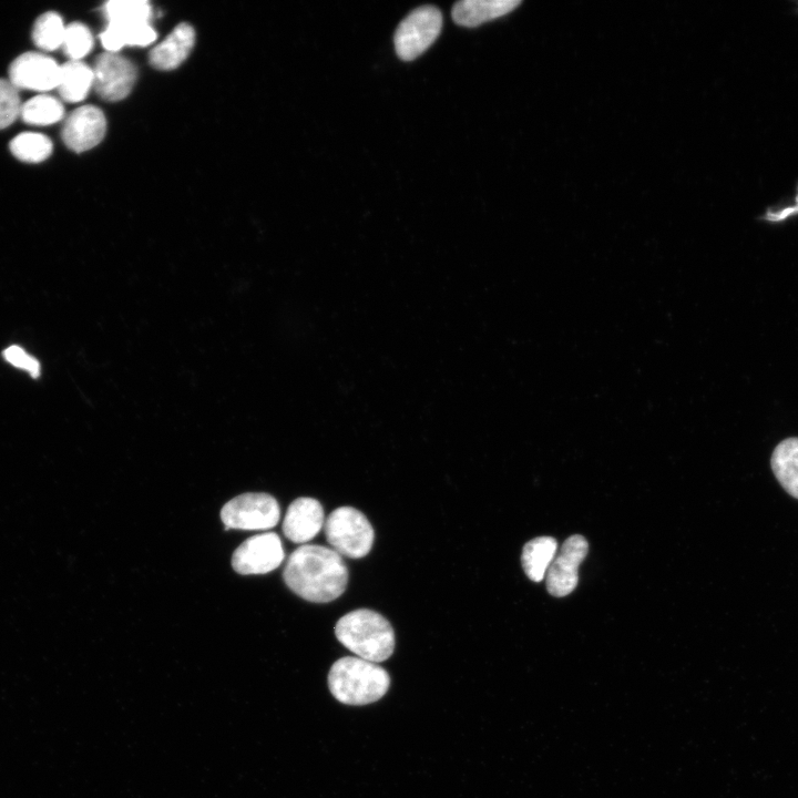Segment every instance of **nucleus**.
I'll return each instance as SVG.
<instances>
[{
    "label": "nucleus",
    "mask_w": 798,
    "mask_h": 798,
    "mask_svg": "<svg viewBox=\"0 0 798 798\" xmlns=\"http://www.w3.org/2000/svg\"><path fill=\"white\" fill-rule=\"evenodd\" d=\"M284 557L279 536L267 532L244 541L233 553L232 566L242 575L265 574L278 567Z\"/></svg>",
    "instance_id": "7"
},
{
    "label": "nucleus",
    "mask_w": 798,
    "mask_h": 798,
    "mask_svg": "<svg viewBox=\"0 0 798 798\" xmlns=\"http://www.w3.org/2000/svg\"><path fill=\"white\" fill-rule=\"evenodd\" d=\"M771 470L787 493L798 499V438L779 442L770 459Z\"/></svg>",
    "instance_id": "16"
},
{
    "label": "nucleus",
    "mask_w": 798,
    "mask_h": 798,
    "mask_svg": "<svg viewBox=\"0 0 798 798\" xmlns=\"http://www.w3.org/2000/svg\"><path fill=\"white\" fill-rule=\"evenodd\" d=\"M93 70L80 61H69L60 69L58 90L71 103L82 101L93 86Z\"/></svg>",
    "instance_id": "18"
},
{
    "label": "nucleus",
    "mask_w": 798,
    "mask_h": 798,
    "mask_svg": "<svg viewBox=\"0 0 798 798\" xmlns=\"http://www.w3.org/2000/svg\"><path fill=\"white\" fill-rule=\"evenodd\" d=\"M18 89L10 80L0 79V129L11 125L21 113Z\"/></svg>",
    "instance_id": "24"
},
{
    "label": "nucleus",
    "mask_w": 798,
    "mask_h": 798,
    "mask_svg": "<svg viewBox=\"0 0 798 798\" xmlns=\"http://www.w3.org/2000/svg\"><path fill=\"white\" fill-rule=\"evenodd\" d=\"M60 69L57 62L42 53L27 52L10 65V82L17 89L49 91L58 88Z\"/></svg>",
    "instance_id": "10"
},
{
    "label": "nucleus",
    "mask_w": 798,
    "mask_h": 798,
    "mask_svg": "<svg viewBox=\"0 0 798 798\" xmlns=\"http://www.w3.org/2000/svg\"><path fill=\"white\" fill-rule=\"evenodd\" d=\"M155 38L156 33L149 22H108L100 35L104 49L112 53L124 45H147Z\"/></svg>",
    "instance_id": "15"
},
{
    "label": "nucleus",
    "mask_w": 798,
    "mask_h": 798,
    "mask_svg": "<svg viewBox=\"0 0 798 798\" xmlns=\"http://www.w3.org/2000/svg\"><path fill=\"white\" fill-rule=\"evenodd\" d=\"M108 22H149L152 8L144 0H112L105 3Z\"/></svg>",
    "instance_id": "22"
},
{
    "label": "nucleus",
    "mask_w": 798,
    "mask_h": 798,
    "mask_svg": "<svg viewBox=\"0 0 798 798\" xmlns=\"http://www.w3.org/2000/svg\"><path fill=\"white\" fill-rule=\"evenodd\" d=\"M62 47L71 61H80L93 47V38L89 28L80 22L65 28Z\"/></svg>",
    "instance_id": "23"
},
{
    "label": "nucleus",
    "mask_w": 798,
    "mask_h": 798,
    "mask_svg": "<svg viewBox=\"0 0 798 798\" xmlns=\"http://www.w3.org/2000/svg\"><path fill=\"white\" fill-rule=\"evenodd\" d=\"M337 640L362 659L380 663L395 649V632L381 614L359 608L340 617L335 626Z\"/></svg>",
    "instance_id": "2"
},
{
    "label": "nucleus",
    "mask_w": 798,
    "mask_h": 798,
    "mask_svg": "<svg viewBox=\"0 0 798 798\" xmlns=\"http://www.w3.org/2000/svg\"><path fill=\"white\" fill-rule=\"evenodd\" d=\"M516 0H462L454 3L452 18L462 27H477L515 9Z\"/></svg>",
    "instance_id": "14"
},
{
    "label": "nucleus",
    "mask_w": 798,
    "mask_h": 798,
    "mask_svg": "<svg viewBox=\"0 0 798 798\" xmlns=\"http://www.w3.org/2000/svg\"><path fill=\"white\" fill-rule=\"evenodd\" d=\"M388 672L357 656L337 659L328 673V687L332 696L346 705H367L380 699L389 689Z\"/></svg>",
    "instance_id": "3"
},
{
    "label": "nucleus",
    "mask_w": 798,
    "mask_h": 798,
    "mask_svg": "<svg viewBox=\"0 0 798 798\" xmlns=\"http://www.w3.org/2000/svg\"><path fill=\"white\" fill-rule=\"evenodd\" d=\"M286 585L301 598L328 603L339 597L348 583V570L339 553L315 544L297 548L284 572Z\"/></svg>",
    "instance_id": "1"
},
{
    "label": "nucleus",
    "mask_w": 798,
    "mask_h": 798,
    "mask_svg": "<svg viewBox=\"0 0 798 798\" xmlns=\"http://www.w3.org/2000/svg\"><path fill=\"white\" fill-rule=\"evenodd\" d=\"M2 356L9 364L29 371V374L34 378H37L40 375L39 361L35 358L28 355L19 346H10V347L6 348L2 352Z\"/></svg>",
    "instance_id": "25"
},
{
    "label": "nucleus",
    "mask_w": 798,
    "mask_h": 798,
    "mask_svg": "<svg viewBox=\"0 0 798 798\" xmlns=\"http://www.w3.org/2000/svg\"><path fill=\"white\" fill-rule=\"evenodd\" d=\"M195 32L188 23H181L150 53V63L157 70H173L190 54Z\"/></svg>",
    "instance_id": "13"
},
{
    "label": "nucleus",
    "mask_w": 798,
    "mask_h": 798,
    "mask_svg": "<svg viewBox=\"0 0 798 798\" xmlns=\"http://www.w3.org/2000/svg\"><path fill=\"white\" fill-rule=\"evenodd\" d=\"M587 551V541L580 534L564 541L545 575L546 589L551 595L562 597L573 592L579 580V566Z\"/></svg>",
    "instance_id": "9"
},
{
    "label": "nucleus",
    "mask_w": 798,
    "mask_h": 798,
    "mask_svg": "<svg viewBox=\"0 0 798 798\" xmlns=\"http://www.w3.org/2000/svg\"><path fill=\"white\" fill-rule=\"evenodd\" d=\"M442 28V16L433 6L412 10L398 25L393 42L397 55L412 61L421 55L438 38Z\"/></svg>",
    "instance_id": "5"
},
{
    "label": "nucleus",
    "mask_w": 798,
    "mask_h": 798,
    "mask_svg": "<svg viewBox=\"0 0 798 798\" xmlns=\"http://www.w3.org/2000/svg\"><path fill=\"white\" fill-rule=\"evenodd\" d=\"M64 115L62 103L53 96L41 94L22 104L20 116L25 123L49 125Z\"/></svg>",
    "instance_id": "19"
},
{
    "label": "nucleus",
    "mask_w": 798,
    "mask_h": 798,
    "mask_svg": "<svg viewBox=\"0 0 798 798\" xmlns=\"http://www.w3.org/2000/svg\"><path fill=\"white\" fill-rule=\"evenodd\" d=\"M65 28L58 13L45 12L35 21L32 39L40 49L53 51L62 45Z\"/></svg>",
    "instance_id": "21"
},
{
    "label": "nucleus",
    "mask_w": 798,
    "mask_h": 798,
    "mask_svg": "<svg viewBox=\"0 0 798 798\" xmlns=\"http://www.w3.org/2000/svg\"><path fill=\"white\" fill-rule=\"evenodd\" d=\"M280 516L278 502L267 493H244L229 500L221 510L225 530H267Z\"/></svg>",
    "instance_id": "6"
},
{
    "label": "nucleus",
    "mask_w": 798,
    "mask_h": 798,
    "mask_svg": "<svg viewBox=\"0 0 798 798\" xmlns=\"http://www.w3.org/2000/svg\"><path fill=\"white\" fill-rule=\"evenodd\" d=\"M92 70L96 93L111 102L126 98L137 75L135 65L130 60L112 52L99 55Z\"/></svg>",
    "instance_id": "8"
},
{
    "label": "nucleus",
    "mask_w": 798,
    "mask_h": 798,
    "mask_svg": "<svg viewBox=\"0 0 798 798\" xmlns=\"http://www.w3.org/2000/svg\"><path fill=\"white\" fill-rule=\"evenodd\" d=\"M324 509L313 498H298L288 507L283 531L295 543H305L314 539L324 525Z\"/></svg>",
    "instance_id": "12"
},
{
    "label": "nucleus",
    "mask_w": 798,
    "mask_h": 798,
    "mask_svg": "<svg viewBox=\"0 0 798 798\" xmlns=\"http://www.w3.org/2000/svg\"><path fill=\"white\" fill-rule=\"evenodd\" d=\"M105 129L103 112L96 106L84 105L68 116L62 129V139L70 150L83 152L102 141Z\"/></svg>",
    "instance_id": "11"
},
{
    "label": "nucleus",
    "mask_w": 798,
    "mask_h": 798,
    "mask_svg": "<svg viewBox=\"0 0 798 798\" xmlns=\"http://www.w3.org/2000/svg\"><path fill=\"white\" fill-rule=\"evenodd\" d=\"M557 552V542L551 536H539L529 541L522 551V566L528 577L541 582Z\"/></svg>",
    "instance_id": "17"
},
{
    "label": "nucleus",
    "mask_w": 798,
    "mask_h": 798,
    "mask_svg": "<svg viewBox=\"0 0 798 798\" xmlns=\"http://www.w3.org/2000/svg\"><path fill=\"white\" fill-rule=\"evenodd\" d=\"M328 543L340 555L366 556L374 543V529L364 513L352 507L334 510L324 523Z\"/></svg>",
    "instance_id": "4"
},
{
    "label": "nucleus",
    "mask_w": 798,
    "mask_h": 798,
    "mask_svg": "<svg viewBox=\"0 0 798 798\" xmlns=\"http://www.w3.org/2000/svg\"><path fill=\"white\" fill-rule=\"evenodd\" d=\"M10 151L20 161L38 163L50 156L52 143L43 134L24 132L10 142Z\"/></svg>",
    "instance_id": "20"
}]
</instances>
